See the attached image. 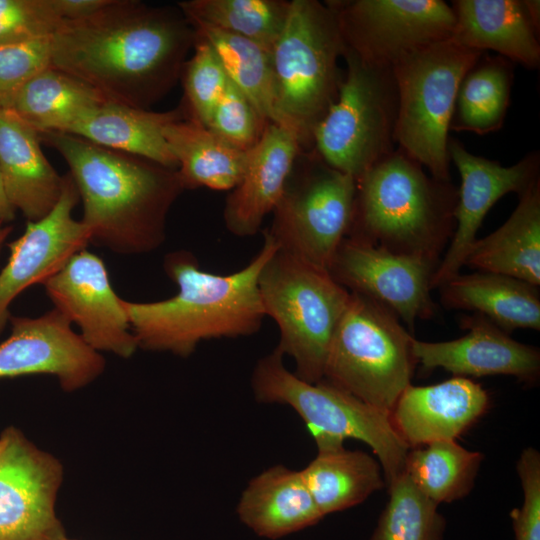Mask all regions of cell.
I'll return each instance as SVG.
<instances>
[{
	"label": "cell",
	"instance_id": "603a6c76",
	"mask_svg": "<svg viewBox=\"0 0 540 540\" xmlns=\"http://www.w3.org/2000/svg\"><path fill=\"white\" fill-rule=\"evenodd\" d=\"M451 7L455 15L451 41L482 53L495 51L529 69L539 66V30L524 0H456Z\"/></svg>",
	"mask_w": 540,
	"mask_h": 540
},
{
	"label": "cell",
	"instance_id": "83f0119b",
	"mask_svg": "<svg viewBox=\"0 0 540 540\" xmlns=\"http://www.w3.org/2000/svg\"><path fill=\"white\" fill-rule=\"evenodd\" d=\"M316 445V457L300 471L323 517L361 504L385 485L379 461L366 452L331 440Z\"/></svg>",
	"mask_w": 540,
	"mask_h": 540
},
{
	"label": "cell",
	"instance_id": "f1b7e54d",
	"mask_svg": "<svg viewBox=\"0 0 540 540\" xmlns=\"http://www.w3.org/2000/svg\"><path fill=\"white\" fill-rule=\"evenodd\" d=\"M164 137L185 189L232 190L241 181L248 151L227 143L187 112L165 126Z\"/></svg>",
	"mask_w": 540,
	"mask_h": 540
},
{
	"label": "cell",
	"instance_id": "6da1fadb",
	"mask_svg": "<svg viewBox=\"0 0 540 540\" xmlns=\"http://www.w3.org/2000/svg\"><path fill=\"white\" fill-rule=\"evenodd\" d=\"M196 35L179 8L109 0L50 37V66L107 101L148 109L181 78Z\"/></svg>",
	"mask_w": 540,
	"mask_h": 540
},
{
	"label": "cell",
	"instance_id": "8fae6325",
	"mask_svg": "<svg viewBox=\"0 0 540 540\" xmlns=\"http://www.w3.org/2000/svg\"><path fill=\"white\" fill-rule=\"evenodd\" d=\"M345 52L392 68L405 56L450 39L455 15L442 0H328ZM344 52V53H345Z\"/></svg>",
	"mask_w": 540,
	"mask_h": 540
},
{
	"label": "cell",
	"instance_id": "ee69618b",
	"mask_svg": "<svg viewBox=\"0 0 540 540\" xmlns=\"http://www.w3.org/2000/svg\"><path fill=\"white\" fill-rule=\"evenodd\" d=\"M11 230H12L11 226H6V225H3V224H0V247H1L2 243L4 242V240L6 239V237L11 232Z\"/></svg>",
	"mask_w": 540,
	"mask_h": 540
},
{
	"label": "cell",
	"instance_id": "30bf717a",
	"mask_svg": "<svg viewBox=\"0 0 540 540\" xmlns=\"http://www.w3.org/2000/svg\"><path fill=\"white\" fill-rule=\"evenodd\" d=\"M346 75L337 99L315 126V154L356 181L395 150L398 92L392 68L345 52Z\"/></svg>",
	"mask_w": 540,
	"mask_h": 540
},
{
	"label": "cell",
	"instance_id": "cb8c5ba5",
	"mask_svg": "<svg viewBox=\"0 0 540 540\" xmlns=\"http://www.w3.org/2000/svg\"><path fill=\"white\" fill-rule=\"evenodd\" d=\"M240 521L260 537L279 539L317 524V508L301 471L272 466L251 479L237 505Z\"/></svg>",
	"mask_w": 540,
	"mask_h": 540
},
{
	"label": "cell",
	"instance_id": "484cf974",
	"mask_svg": "<svg viewBox=\"0 0 540 540\" xmlns=\"http://www.w3.org/2000/svg\"><path fill=\"white\" fill-rule=\"evenodd\" d=\"M465 265L540 285V180L497 230L472 244Z\"/></svg>",
	"mask_w": 540,
	"mask_h": 540
},
{
	"label": "cell",
	"instance_id": "2e32d148",
	"mask_svg": "<svg viewBox=\"0 0 540 540\" xmlns=\"http://www.w3.org/2000/svg\"><path fill=\"white\" fill-rule=\"evenodd\" d=\"M448 154L459 171L461 185L454 211L455 231L431 278L432 289L439 288L460 273L491 207L508 193L522 195L539 180L540 157L537 151L505 167L497 161L470 153L458 141L449 138Z\"/></svg>",
	"mask_w": 540,
	"mask_h": 540
},
{
	"label": "cell",
	"instance_id": "836d02e7",
	"mask_svg": "<svg viewBox=\"0 0 540 540\" xmlns=\"http://www.w3.org/2000/svg\"><path fill=\"white\" fill-rule=\"evenodd\" d=\"M189 23H202L271 51L288 15L285 0H187L177 4Z\"/></svg>",
	"mask_w": 540,
	"mask_h": 540
},
{
	"label": "cell",
	"instance_id": "3957f363",
	"mask_svg": "<svg viewBox=\"0 0 540 540\" xmlns=\"http://www.w3.org/2000/svg\"><path fill=\"white\" fill-rule=\"evenodd\" d=\"M277 248L266 230L259 252L228 275L202 270L191 252L168 254L164 269L177 284V294L155 302L123 300L138 348L187 357L204 340L257 333L266 317L258 278Z\"/></svg>",
	"mask_w": 540,
	"mask_h": 540
},
{
	"label": "cell",
	"instance_id": "ba28073f",
	"mask_svg": "<svg viewBox=\"0 0 540 540\" xmlns=\"http://www.w3.org/2000/svg\"><path fill=\"white\" fill-rule=\"evenodd\" d=\"M413 339L389 309L351 293L332 337L322 380L390 413L418 364Z\"/></svg>",
	"mask_w": 540,
	"mask_h": 540
},
{
	"label": "cell",
	"instance_id": "8992f818",
	"mask_svg": "<svg viewBox=\"0 0 540 540\" xmlns=\"http://www.w3.org/2000/svg\"><path fill=\"white\" fill-rule=\"evenodd\" d=\"M266 316L280 332L276 349L295 362V375L317 383L323 379L328 349L348 306L351 292L326 269L279 247L258 278Z\"/></svg>",
	"mask_w": 540,
	"mask_h": 540
},
{
	"label": "cell",
	"instance_id": "60d3db41",
	"mask_svg": "<svg viewBox=\"0 0 540 540\" xmlns=\"http://www.w3.org/2000/svg\"><path fill=\"white\" fill-rule=\"evenodd\" d=\"M108 2L109 0H53L56 11L65 22L87 17Z\"/></svg>",
	"mask_w": 540,
	"mask_h": 540
},
{
	"label": "cell",
	"instance_id": "8d00e7d4",
	"mask_svg": "<svg viewBox=\"0 0 540 540\" xmlns=\"http://www.w3.org/2000/svg\"><path fill=\"white\" fill-rule=\"evenodd\" d=\"M267 124L229 81L206 127L232 146L249 151L260 140Z\"/></svg>",
	"mask_w": 540,
	"mask_h": 540
},
{
	"label": "cell",
	"instance_id": "f6af8a7d",
	"mask_svg": "<svg viewBox=\"0 0 540 540\" xmlns=\"http://www.w3.org/2000/svg\"><path fill=\"white\" fill-rule=\"evenodd\" d=\"M62 540H73V539H69V538L65 537V538H64V539H62Z\"/></svg>",
	"mask_w": 540,
	"mask_h": 540
},
{
	"label": "cell",
	"instance_id": "277c9868",
	"mask_svg": "<svg viewBox=\"0 0 540 540\" xmlns=\"http://www.w3.org/2000/svg\"><path fill=\"white\" fill-rule=\"evenodd\" d=\"M458 189L427 174L400 148L356 181L347 236L439 265L455 231Z\"/></svg>",
	"mask_w": 540,
	"mask_h": 540
},
{
	"label": "cell",
	"instance_id": "9c48e42d",
	"mask_svg": "<svg viewBox=\"0 0 540 540\" xmlns=\"http://www.w3.org/2000/svg\"><path fill=\"white\" fill-rule=\"evenodd\" d=\"M482 54L448 39L392 67L398 92L395 143L436 179L450 181L448 141L457 91Z\"/></svg>",
	"mask_w": 540,
	"mask_h": 540
},
{
	"label": "cell",
	"instance_id": "4fadbf2b",
	"mask_svg": "<svg viewBox=\"0 0 540 540\" xmlns=\"http://www.w3.org/2000/svg\"><path fill=\"white\" fill-rule=\"evenodd\" d=\"M62 465L15 427L0 434V540H62L55 505Z\"/></svg>",
	"mask_w": 540,
	"mask_h": 540
},
{
	"label": "cell",
	"instance_id": "5bb4252c",
	"mask_svg": "<svg viewBox=\"0 0 540 540\" xmlns=\"http://www.w3.org/2000/svg\"><path fill=\"white\" fill-rule=\"evenodd\" d=\"M437 267L346 236L328 271L348 291L383 305L413 330L416 321L435 315L430 290Z\"/></svg>",
	"mask_w": 540,
	"mask_h": 540
},
{
	"label": "cell",
	"instance_id": "44dd1931",
	"mask_svg": "<svg viewBox=\"0 0 540 540\" xmlns=\"http://www.w3.org/2000/svg\"><path fill=\"white\" fill-rule=\"evenodd\" d=\"M302 144L291 130L267 124L248 151L244 175L228 195L223 211L226 228L238 237L256 234L285 192Z\"/></svg>",
	"mask_w": 540,
	"mask_h": 540
},
{
	"label": "cell",
	"instance_id": "52a82bcc",
	"mask_svg": "<svg viewBox=\"0 0 540 540\" xmlns=\"http://www.w3.org/2000/svg\"><path fill=\"white\" fill-rule=\"evenodd\" d=\"M276 348L254 367L251 386L261 403L290 406L302 418L315 442L355 439L378 458L387 485L404 473L409 446L394 428L390 413L321 380L306 382L287 369Z\"/></svg>",
	"mask_w": 540,
	"mask_h": 540
},
{
	"label": "cell",
	"instance_id": "74e56055",
	"mask_svg": "<svg viewBox=\"0 0 540 540\" xmlns=\"http://www.w3.org/2000/svg\"><path fill=\"white\" fill-rule=\"evenodd\" d=\"M64 22L53 0H0V46L49 38Z\"/></svg>",
	"mask_w": 540,
	"mask_h": 540
},
{
	"label": "cell",
	"instance_id": "f35d334b",
	"mask_svg": "<svg viewBox=\"0 0 540 540\" xmlns=\"http://www.w3.org/2000/svg\"><path fill=\"white\" fill-rule=\"evenodd\" d=\"M50 66V37L0 46V108H6L19 89Z\"/></svg>",
	"mask_w": 540,
	"mask_h": 540
},
{
	"label": "cell",
	"instance_id": "d4e9b609",
	"mask_svg": "<svg viewBox=\"0 0 540 540\" xmlns=\"http://www.w3.org/2000/svg\"><path fill=\"white\" fill-rule=\"evenodd\" d=\"M185 112L184 106L153 112L106 101L80 118L67 133L105 148L178 168L165 140L164 128Z\"/></svg>",
	"mask_w": 540,
	"mask_h": 540
},
{
	"label": "cell",
	"instance_id": "d590c367",
	"mask_svg": "<svg viewBox=\"0 0 540 540\" xmlns=\"http://www.w3.org/2000/svg\"><path fill=\"white\" fill-rule=\"evenodd\" d=\"M181 78L185 93L183 106L188 116L207 126L229 79L212 47L197 35Z\"/></svg>",
	"mask_w": 540,
	"mask_h": 540
},
{
	"label": "cell",
	"instance_id": "ac0fdd59",
	"mask_svg": "<svg viewBox=\"0 0 540 540\" xmlns=\"http://www.w3.org/2000/svg\"><path fill=\"white\" fill-rule=\"evenodd\" d=\"M64 177L54 208L37 221H28L24 233L9 244L10 256L0 272V333L10 318L9 306L26 288L43 284L76 253L85 249L89 235L72 216L79 194L70 174Z\"/></svg>",
	"mask_w": 540,
	"mask_h": 540
},
{
	"label": "cell",
	"instance_id": "ab89813d",
	"mask_svg": "<svg viewBox=\"0 0 540 540\" xmlns=\"http://www.w3.org/2000/svg\"><path fill=\"white\" fill-rule=\"evenodd\" d=\"M523 503L510 513L516 540H540V454L528 447L517 463Z\"/></svg>",
	"mask_w": 540,
	"mask_h": 540
},
{
	"label": "cell",
	"instance_id": "ffe728a7",
	"mask_svg": "<svg viewBox=\"0 0 540 540\" xmlns=\"http://www.w3.org/2000/svg\"><path fill=\"white\" fill-rule=\"evenodd\" d=\"M489 396L469 378L454 376L429 386L408 385L390 417L400 437L414 448L455 440L488 409Z\"/></svg>",
	"mask_w": 540,
	"mask_h": 540
},
{
	"label": "cell",
	"instance_id": "4316f807",
	"mask_svg": "<svg viewBox=\"0 0 540 540\" xmlns=\"http://www.w3.org/2000/svg\"><path fill=\"white\" fill-rule=\"evenodd\" d=\"M439 289L441 303L446 308L479 313L505 332L540 330L539 290L525 281L476 271L459 273Z\"/></svg>",
	"mask_w": 540,
	"mask_h": 540
},
{
	"label": "cell",
	"instance_id": "d6a6232c",
	"mask_svg": "<svg viewBox=\"0 0 540 540\" xmlns=\"http://www.w3.org/2000/svg\"><path fill=\"white\" fill-rule=\"evenodd\" d=\"M482 458L455 440L434 441L409 449L404 474L436 504L451 503L471 491Z\"/></svg>",
	"mask_w": 540,
	"mask_h": 540
},
{
	"label": "cell",
	"instance_id": "5b68a950",
	"mask_svg": "<svg viewBox=\"0 0 540 540\" xmlns=\"http://www.w3.org/2000/svg\"><path fill=\"white\" fill-rule=\"evenodd\" d=\"M345 47L336 18L324 2L292 0L270 51L279 111L302 147L338 96V60ZM313 145V144H312Z\"/></svg>",
	"mask_w": 540,
	"mask_h": 540
},
{
	"label": "cell",
	"instance_id": "7a4b0ae2",
	"mask_svg": "<svg viewBox=\"0 0 540 540\" xmlns=\"http://www.w3.org/2000/svg\"><path fill=\"white\" fill-rule=\"evenodd\" d=\"M39 135L70 169L89 242L122 255L150 253L161 246L169 210L185 190L177 168L69 133Z\"/></svg>",
	"mask_w": 540,
	"mask_h": 540
},
{
	"label": "cell",
	"instance_id": "4dcf8cb0",
	"mask_svg": "<svg viewBox=\"0 0 540 540\" xmlns=\"http://www.w3.org/2000/svg\"><path fill=\"white\" fill-rule=\"evenodd\" d=\"M195 34L216 53L229 81L267 122L288 129L279 111L270 51L238 35L190 23ZM290 130V129H289Z\"/></svg>",
	"mask_w": 540,
	"mask_h": 540
},
{
	"label": "cell",
	"instance_id": "7c38bea8",
	"mask_svg": "<svg viewBox=\"0 0 540 540\" xmlns=\"http://www.w3.org/2000/svg\"><path fill=\"white\" fill-rule=\"evenodd\" d=\"M355 197L356 180L317 156L295 188L286 186L267 231L280 249L329 270L349 231Z\"/></svg>",
	"mask_w": 540,
	"mask_h": 540
},
{
	"label": "cell",
	"instance_id": "7bdbcfd3",
	"mask_svg": "<svg viewBox=\"0 0 540 540\" xmlns=\"http://www.w3.org/2000/svg\"><path fill=\"white\" fill-rule=\"evenodd\" d=\"M528 14L535 25L539 30L540 27V2L538 0H524Z\"/></svg>",
	"mask_w": 540,
	"mask_h": 540
},
{
	"label": "cell",
	"instance_id": "7402d4cb",
	"mask_svg": "<svg viewBox=\"0 0 540 540\" xmlns=\"http://www.w3.org/2000/svg\"><path fill=\"white\" fill-rule=\"evenodd\" d=\"M39 133L10 109L0 108V174L10 204L30 222L58 202L64 177L43 154Z\"/></svg>",
	"mask_w": 540,
	"mask_h": 540
},
{
	"label": "cell",
	"instance_id": "d6986e66",
	"mask_svg": "<svg viewBox=\"0 0 540 540\" xmlns=\"http://www.w3.org/2000/svg\"><path fill=\"white\" fill-rule=\"evenodd\" d=\"M468 332L454 340L426 342L413 339V353L424 368H443L459 377L509 375L535 384L540 375L538 348L512 339L479 313L461 318Z\"/></svg>",
	"mask_w": 540,
	"mask_h": 540
},
{
	"label": "cell",
	"instance_id": "b9f144b4",
	"mask_svg": "<svg viewBox=\"0 0 540 540\" xmlns=\"http://www.w3.org/2000/svg\"><path fill=\"white\" fill-rule=\"evenodd\" d=\"M15 209L10 204L0 174V224L5 225L8 222L13 221L15 217Z\"/></svg>",
	"mask_w": 540,
	"mask_h": 540
},
{
	"label": "cell",
	"instance_id": "f546056e",
	"mask_svg": "<svg viewBox=\"0 0 540 540\" xmlns=\"http://www.w3.org/2000/svg\"><path fill=\"white\" fill-rule=\"evenodd\" d=\"M107 100L84 81L52 66L30 78L6 109L39 134L67 133L88 112Z\"/></svg>",
	"mask_w": 540,
	"mask_h": 540
},
{
	"label": "cell",
	"instance_id": "e0dca14e",
	"mask_svg": "<svg viewBox=\"0 0 540 540\" xmlns=\"http://www.w3.org/2000/svg\"><path fill=\"white\" fill-rule=\"evenodd\" d=\"M9 322L11 334L0 343V378L53 375L64 391L71 392L104 371L102 355L73 331L58 310L35 318L10 316Z\"/></svg>",
	"mask_w": 540,
	"mask_h": 540
},
{
	"label": "cell",
	"instance_id": "1f68e13d",
	"mask_svg": "<svg viewBox=\"0 0 540 540\" xmlns=\"http://www.w3.org/2000/svg\"><path fill=\"white\" fill-rule=\"evenodd\" d=\"M513 62L484 53L463 77L450 130L485 135L504 123L513 83Z\"/></svg>",
	"mask_w": 540,
	"mask_h": 540
},
{
	"label": "cell",
	"instance_id": "9a60e30c",
	"mask_svg": "<svg viewBox=\"0 0 540 540\" xmlns=\"http://www.w3.org/2000/svg\"><path fill=\"white\" fill-rule=\"evenodd\" d=\"M58 310L80 328L83 341L97 352L131 357L137 340L121 299L113 290L101 258L82 250L43 284Z\"/></svg>",
	"mask_w": 540,
	"mask_h": 540
},
{
	"label": "cell",
	"instance_id": "e575fe53",
	"mask_svg": "<svg viewBox=\"0 0 540 540\" xmlns=\"http://www.w3.org/2000/svg\"><path fill=\"white\" fill-rule=\"evenodd\" d=\"M389 500L369 540H442L445 519L438 504L403 473L388 484Z\"/></svg>",
	"mask_w": 540,
	"mask_h": 540
}]
</instances>
